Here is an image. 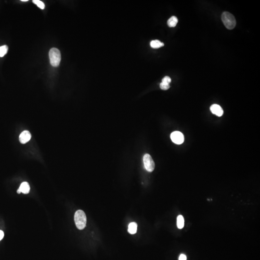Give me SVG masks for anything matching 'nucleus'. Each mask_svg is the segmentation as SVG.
Here are the masks:
<instances>
[{"instance_id":"obj_16","label":"nucleus","mask_w":260,"mask_h":260,"mask_svg":"<svg viewBox=\"0 0 260 260\" xmlns=\"http://www.w3.org/2000/svg\"><path fill=\"white\" fill-rule=\"evenodd\" d=\"M162 82L164 83H168L169 84V83L171 82V79L170 77L169 76H165L162 79Z\"/></svg>"},{"instance_id":"obj_1","label":"nucleus","mask_w":260,"mask_h":260,"mask_svg":"<svg viewBox=\"0 0 260 260\" xmlns=\"http://www.w3.org/2000/svg\"><path fill=\"white\" fill-rule=\"evenodd\" d=\"M74 221L79 229H83L86 225L87 218L85 213L82 210L77 211L74 215Z\"/></svg>"},{"instance_id":"obj_14","label":"nucleus","mask_w":260,"mask_h":260,"mask_svg":"<svg viewBox=\"0 0 260 260\" xmlns=\"http://www.w3.org/2000/svg\"><path fill=\"white\" fill-rule=\"evenodd\" d=\"M32 2L37 5V7L43 10L45 8V4L42 2L39 1V0H33Z\"/></svg>"},{"instance_id":"obj_13","label":"nucleus","mask_w":260,"mask_h":260,"mask_svg":"<svg viewBox=\"0 0 260 260\" xmlns=\"http://www.w3.org/2000/svg\"><path fill=\"white\" fill-rule=\"evenodd\" d=\"M8 47L7 46L0 47V57H3L7 53Z\"/></svg>"},{"instance_id":"obj_8","label":"nucleus","mask_w":260,"mask_h":260,"mask_svg":"<svg viewBox=\"0 0 260 260\" xmlns=\"http://www.w3.org/2000/svg\"><path fill=\"white\" fill-rule=\"evenodd\" d=\"M30 186L28 183L26 182L22 183L20 184V187H19L18 189L17 190V193L18 194H20L21 192L23 193V194H28L30 192Z\"/></svg>"},{"instance_id":"obj_7","label":"nucleus","mask_w":260,"mask_h":260,"mask_svg":"<svg viewBox=\"0 0 260 260\" xmlns=\"http://www.w3.org/2000/svg\"><path fill=\"white\" fill-rule=\"evenodd\" d=\"M211 112L214 115L221 117L223 113V110L221 106L217 104H213L210 107Z\"/></svg>"},{"instance_id":"obj_2","label":"nucleus","mask_w":260,"mask_h":260,"mask_svg":"<svg viewBox=\"0 0 260 260\" xmlns=\"http://www.w3.org/2000/svg\"><path fill=\"white\" fill-rule=\"evenodd\" d=\"M222 20L225 27L228 30H233L236 25L235 17L232 14L228 12H224L222 15Z\"/></svg>"},{"instance_id":"obj_9","label":"nucleus","mask_w":260,"mask_h":260,"mask_svg":"<svg viewBox=\"0 0 260 260\" xmlns=\"http://www.w3.org/2000/svg\"><path fill=\"white\" fill-rule=\"evenodd\" d=\"M137 224L136 223L132 222L129 224L128 231L130 234L134 235L137 232Z\"/></svg>"},{"instance_id":"obj_10","label":"nucleus","mask_w":260,"mask_h":260,"mask_svg":"<svg viewBox=\"0 0 260 260\" xmlns=\"http://www.w3.org/2000/svg\"><path fill=\"white\" fill-rule=\"evenodd\" d=\"M178 20L177 17L175 16H173L169 18L167 21L168 25L169 27H174L178 23Z\"/></svg>"},{"instance_id":"obj_11","label":"nucleus","mask_w":260,"mask_h":260,"mask_svg":"<svg viewBox=\"0 0 260 260\" xmlns=\"http://www.w3.org/2000/svg\"><path fill=\"white\" fill-rule=\"evenodd\" d=\"M164 46L163 42H161L159 40L152 41L150 42V46L152 48L154 49L159 48Z\"/></svg>"},{"instance_id":"obj_12","label":"nucleus","mask_w":260,"mask_h":260,"mask_svg":"<svg viewBox=\"0 0 260 260\" xmlns=\"http://www.w3.org/2000/svg\"><path fill=\"white\" fill-rule=\"evenodd\" d=\"M184 220L182 215H179L177 218V226L179 229H182L184 227Z\"/></svg>"},{"instance_id":"obj_4","label":"nucleus","mask_w":260,"mask_h":260,"mask_svg":"<svg viewBox=\"0 0 260 260\" xmlns=\"http://www.w3.org/2000/svg\"><path fill=\"white\" fill-rule=\"evenodd\" d=\"M143 161L145 168L146 171L149 172H152L154 171L155 167V163L150 154H146L144 155Z\"/></svg>"},{"instance_id":"obj_19","label":"nucleus","mask_w":260,"mask_h":260,"mask_svg":"<svg viewBox=\"0 0 260 260\" xmlns=\"http://www.w3.org/2000/svg\"><path fill=\"white\" fill-rule=\"evenodd\" d=\"M21 1H22V2H27V1H28V0H21Z\"/></svg>"},{"instance_id":"obj_5","label":"nucleus","mask_w":260,"mask_h":260,"mask_svg":"<svg viewBox=\"0 0 260 260\" xmlns=\"http://www.w3.org/2000/svg\"><path fill=\"white\" fill-rule=\"evenodd\" d=\"M171 140L174 143L177 145L182 144L184 141L183 134L178 131H175L171 134Z\"/></svg>"},{"instance_id":"obj_15","label":"nucleus","mask_w":260,"mask_h":260,"mask_svg":"<svg viewBox=\"0 0 260 260\" xmlns=\"http://www.w3.org/2000/svg\"><path fill=\"white\" fill-rule=\"evenodd\" d=\"M169 87H170V86H169V84L164 83V82H161V83H160V89L163 90H167L169 89Z\"/></svg>"},{"instance_id":"obj_6","label":"nucleus","mask_w":260,"mask_h":260,"mask_svg":"<svg viewBox=\"0 0 260 260\" xmlns=\"http://www.w3.org/2000/svg\"><path fill=\"white\" fill-rule=\"evenodd\" d=\"M32 138V135L29 131H24L21 133L19 135V141L22 144H25L28 142Z\"/></svg>"},{"instance_id":"obj_17","label":"nucleus","mask_w":260,"mask_h":260,"mask_svg":"<svg viewBox=\"0 0 260 260\" xmlns=\"http://www.w3.org/2000/svg\"><path fill=\"white\" fill-rule=\"evenodd\" d=\"M179 260H186V256L184 254H181L179 257Z\"/></svg>"},{"instance_id":"obj_3","label":"nucleus","mask_w":260,"mask_h":260,"mask_svg":"<svg viewBox=\"0 0 260 260\" xmlns=\"http://www.w3.org/2000/svg\"><path fill=\"white\" fill-rule=\"evenodd\" d=\"M49 55L51 65L54 67L58 66L59 65L61 59L60 51L56 48H53L50 50Z\"/></svg>"},{"instance_id":"obj_18","label":"nucleus","mask_w":260,"mask_h":260,"mask_svg":"<svg viewBox=\"0 0 260 260\" xmlns=\"http://www.w3.org/2000/svg\"><path fill=\"white\" fill-rule=\"evenodd\" d=\"M4 237V233L2 231L0 230V241Z\"/></svg>"}]
</instances>
